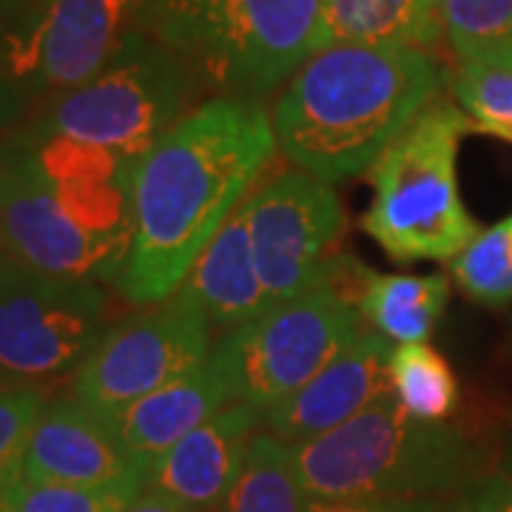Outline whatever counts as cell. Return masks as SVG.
<instances>
[{"label": "cell", "mask_w": 512, "mask_h": 512, "mask_svg": "<svg viewBox=\"0 0 512 512\" xmlns=\"http://www.w3.org/2000/svg\"><path fill=\"white\" fill-rule=\"evenodd\" d=\"M276 148L262 100L211 97L148 148L131 177V242L117 293L154 308L171 299L265 171Z\"/></svg>", "instance_id": "obj_1"}, {"label": "cell", "mask_w": 512, "mask_h": 512, "mask_svg": "<svg viewBox=\"0 0 512 512\" xmlns=\"http://www.w3.org/2000/svg\"><path fill=\"white\" fill-rule=\"evenodd\" d=\"M427 49L333 43L293 74L271 114L279 151L336 185L379 163L441 92Z\"/></svg>", "instance_id": "obj_2"}, {"label": "cell", "mask_w": 512, "mask_h": 512, "mask_svg": "<svg viewBox=\"0 0 512 512\" xmlns=\"http://www.w3.org/2000/svg\"><path fill=\"white\" fill-rule=\"evenodd\" d=\"M137 26L197 89L262 100L322 49V0H143Z\"/></svg>", "instance_id": "obj_3"}, {"label": "cell", "mask_w": 512, "mask_h": 512, "mask_svg": "<svg viewBox=\"0 0 512 512\" xmlns=\"http://www.w3.org/2000/svg\"><path fill=\"white\" fill-rule=\"evenodd\" d=\"M291 456L311 501L436 498L473 467L456 427L413 416L393 390L325 436L291 444Z\"/></svg>", "instance_id": "obj_4"}, {"label": "cell", "mask_w": 512, "mask_h": 512, "mask_svg": "<svg viewBox=\"0 0 512 512\" xmlns=\"http://www.w3.org/2000/svg\"><path fill=\"white\" fill-rule=\"evenodd\" d=\"M470 128L456 103L436 97L370 168L373 205L362 220L384 254L399 262L453 259L478 234L461 202L458 143Z\"/></svg>", "instance_id": "obj_5"}, {"label": "cell", "mask_w": 512, "mask_h": 512, "mask_svg": "<svg viewBox=\"0 0 512 512\" xmlns=\"http://www.w3.org/2000/svg\"><path fill=\"white\" fill-rule=\"evenodd\" d=\"M367 271L336 254L330 274L305 293L214 342L231 367L237 402L268 410L348 350L362 333L359 293Z\"/></svg>", "instance_id": "obj_6"}, {"label": "cell", "mask_w": 512, "mask_h": 512, "mask_svg": "<svg viewBox=\"0 0 512 512\" xmlns=\"http://www.w3.org/2000/svg\"><path fill=\"white\" fill-rule=\"evenodd\" d=\"M194 94L183 63L137 26L89 83L55 94L29 131L140 160L194 109Z\"/></svg>", "instance_id": "obj_7"}, {"label": "cell", "mask_w": 512, "mask_h": 512, "mask_svg": "<svg viewBox=\"0 0 512 512\" xmlns=\"http://www.w3.org/2000/svg\"><path fill=\"white\" fill-rule=\"evenodd\" d=\"M109 299L94 279L35 271L0 256V387L77 373L109 328Z\"/></svg>", "instance_id": "obj_8"}, {"label": "cell", "mask_w": 512, "mask_h": 512, "mask_svg": "<svg viewBox=\"0 0 512 512\" xmlns=\"http://www.w3.org/2000/svg\"><path fill=\"white\" fill-rule=\"evenodd\" d=\"M214 328L197 308L171 296L151 311L106 328L74 373V399L114 419L148 393L208 359Z\"/></svg>", "instance_id": "obj_9"}, {"label": "cell", "mask_w": 512, "mask_h": 512, "mask_svg": "<svg viewBox=\"0 0 512 512\" xmlns=\"http://www.w3.org/2000/svg\"><path fill=\"white\" fill-rule=\"evenodd\" d=\"M256 268L271 308L330 274L345 211L333 185L302 168H285L248 197Z\"/></svg>", "instance_id": "obj_10"}, {"label": "cell", "mask_w": 512, "mask_h": 512, "mask_svg": "<svg viewBox=\"0 0 512 512\" xmlns=\"http://www.w3.org/2000/svg\"><path fill=\"white\" fill-rule=\"evenodd\" d=\"M143 0H40L0 43V55L29 97L89 83L120 40L137 29Z\"/></svg>", "instance_id": "obj_11"}, {"label": "cell", "mask_w": 512, "mask_h": 512, "mask_svg": "<svg viewBox=\"0 0 512 512\" xmlns=\"http://www.w3.org/2000/svg\"><path fill=\"white\" fill-rule=\"evenodd\" d=\"M0 202L6 256L43 274L117 279L126 256L66 211L20 131L0 137Z\"/></svg>", "instance_id": "obj_12"}, {"label": "cell", "mask_w": 512, "mask_h": 512, "mask_svg": "<svg viewBox=\"0 0 512 512\" xmlns=\"http://www.w3.org/2000/svg\"><path fill=\"white\" fill-rule=\"evenodd\" d=\"M148 470L151 464L128 450L114 424L74 396L43 404L23 450V478L40 484L143 493Z\"/></svg>", "instance_id": "obj_13"}, {"label": "cell", "mask_w": 512, "mask_h": 512, "mask_svg": "<svg viewBox=\"0 0 512 512\" xmlns=\"http://www.w3.org/2000/svg\"><path fill=\"white\" fill-rule=\"evenodd\" d=\"M390 359V339L365 330L305 387L262 410V430L285 444L325 436L393 390Z\"/></svg>", "instance_id": "obj_14"}, {"label": "cell", "mask_w": 512, "mask_h": 512, "mask_svg": "<svg viewBox=\"0 0 512 512\" xmlns=\"http://www.w3.org/2000/svg\"><path fill=\"white\" fill-rule=\"evenodd\" d=\"M259 430L262 410L245 402L228 404L151 464L146 490L191 510H217L237 484Z\"/></svg>", "instance_id": "obj_15"}, {"label": "cell", "mask_w": 512, "mask_h": 512, "mask_svg": "<svg viewBox=\"0 0 512 512\" xmlns=\"http://www.w3.org/2000/svg\"><path fill=\"white\" fill-rule=\"evenodd\" d=\"M228 404H237V387L225 356L214 345L205 362L134 402L111 424L134 456L154 464Z\"/></svg>", "instance_id": "obj_16"}, {"label": "cell", "mask_w": 512, "mask_h": 512, "mask_svg": "<svg viewBox=\"0 0 512 512\" xmlns=\"http://www.w3.org/2000/svg\"><path fill=\"white\" fill-rule=\"evenodd\" d=\"M205 316L214 330H237L271 311V299L256 268L248 200L231 214L222 231L194 262L174 293Z\"/></svg>", "instance_id": "obj_17"}, {"label": "cell", "mask_w": 512, "mask_h": 512, "mask_svg": "<svg viewBox=\"0 0 512 512\" xmlns=\"http://www.w3.org/2000/svg\"><path fill=\"white\" fill-rule=\"evenodd\" d=\"M441 37V0H322V49L365 43L430 52Z\"/></svg>", "instance_id": "obj_18"}, {"label": "cell", "mask_w": 512, "mask_h": 512, "mask_svg": "<svg viewBox=\"0 0 512 512\" xmlns=\"http://www.w3.org/2000/svg\"><path fill=\"white\" fill-rule=\"evenodd\" d=\"M450 299L444 274H367L359 311L370 328L399 345L427 342Z\"/></svg>", "instance_id": "obj_19"}, {"label": "cell", "mask_w": 512, "mask_h": 512, "mask_svg": "<svg viewBox=\"0 0 512 512\" xmlns=\"http://www.w3.org/2000/svg\"><path fill=\"white\" fill-rule=\"evenodd\" d=\"M311 495L296 473L291 444L259 430L231 493L211 512H308Z\"/></svg>", "instance_id": "obj_20"}, {"label": "cell", "mask_w": 512, "mask_h": 512, "mask_svg": "<svg viewBox=\"0 0 512 512\" xmlns=\"http://www.w3.org/2000/svg\"><path fill=\"white\" fill-rule=\"evenodd\" d=\"M393 396L419 419L444 421L458 404V379L439 350L427 342L399 345L390 359Z\"/></svg>", "instance_id": "obj_21"}, {"label": "cell", "mask_w": 512, "mask_h": 512, "mask_svg": "<svg viewBox=\"0 0 512 512\" xmlns=\"http://www.w3.org/2000/svg\"><path fill=\"white\" fill-rule=\"evenodd\" d=\"M458 288L481 305L501 308L512 302V220L495 222L450 259Z\"/></svg>", "instance_id": "obj_22"}, {"label": "cell", "mask_w": 512, "mask_h": 512, "mask_svg": "<svg viewBox=\"0 0 512 512\" xmlns=\"http://www.w3.org/2000/svg\"><path fill=\"white\" fill-rule=\"evenodd\" d=\"M458 109L467 114L470 128L512 143V69L490 57L461 60L453 80Z\"/></svg>", "instance_id": "obj_23"}, {"label": "cell", "mask_w": 512, "mask_h": 512, "mask_svg": "<svg viewBox=\"0 0 512 512\" xmlns=\"http://www.w3.org/2000/svg\"><path fill=\"white\" fill-rule=\"evenodd\" d=\"M143 493L126 487H72L18 478L0 495V512H126Z\"/></svg>", "instance_id": "obj_24"}, {"label": "cell", "mask_w": 512, "mask_h": 512, "mask_svg": "<svg viewBox=\"0 0 512 512\" xmlns=\"http://www.w3.org/2000/svg\"><path fill=\"white\" fill-rule=\"evenodd\" d=\"M444 37L461 60L512 37V0H441Z\"/></svg>", "instance_id": "obj_25"}, {"label": "cell", "mask_w": 512, "mask_h": 512, "mask_svg": "<svg viewBox=\"0 0 512 512\" xmlns=\"http://www.w3.org/2000/svg\"><path fill=\"white\" fill-rule=\"evenodd\" d=\"M43 404L40 390L0 387V495L23 478V450Z\"/></svg>", "instance_id": "obj_26"}, {"label": "cell", "mask_w": 512, "mask_h": 512, "mask_svg": "<svg viewBox=\"0 0 512 512\" xmlns=\"http://www.w3.org/2000/svg\"><path fill=\"white\" fill-rule=\"evenodd\" d=\"M308 512H456L436 498H382V501H311Z\"/></svg>", "instance_id": "obj_27"}, {"label": "cell", "mask_w": 512, "mask_h": 512, "mask_svg": "<svg viewBox=\"0 0 512 512\" xmlns=\"http://www.w3.org/2000/svg\"><path fill=\"white\" fill-rule=\"evenodd\" d=\"M456 512H512V478L498 476L478 484L456 504Z\"/></svg>", "instance_id": "obj_28"}, {"label": "cell", "mask_w": 512, "mask_h": 512, "mask_svg": "<svg viewBox=\"0 0 512 512\" xmlns=\"http://www.w3.org/2000/svg\"><path fill=\"white\" fill-rule=\"evenodd\" d=\"M29 94L15 80V74L9 72L6 60L0 55V134L9 131L12 126H18L26 114V106H29Z\"/></svg>", "instance_id": "obj_29"}, {"label": "cell", "mask_w": 512, "mask_h": 512, "mask_svg": "<svg viewBox=\"0 0 512 512\" xmlns=\"http://www.w3.org/2000/svg\"><path fill=\"white\" fill-rule=\"evenodd\" d=\"M126 512H202V510H191V507H183L177 501H168L163 495L157 493H143L137 501H131V507Z\"/></svg>", "instance_id": "obj_30"}, {"label": "cell", "mask_w": 512, "mask_h": 512, "mask_svg": "<svg viewBox=\"0 0 512 512\" xmlns=\"http://www.w3.org/2000/svg\"><path fill=\"white\" fill-rule=\"evenodd\" d=\"M478 57H490V60H495V63L510 66L512 69V37H507L504 43H498V46H493L490 52H484V55H478Z\"/></svg>", "instance_id": "obj_31"}, {"label": "cell", "mask_w": 512, "mask_h": 512, "mask_svg": "<svg viewBox=\"0 0 512 512\" xmlns=\"http://www.w3.org/2000/svg\"><path fill=\"white\" fill-rule=\"evenodd\" d=\"M0 256H6V237H3V202H0Z\"/></svg>", "instance_id": "obj_32"}]
</instances>
